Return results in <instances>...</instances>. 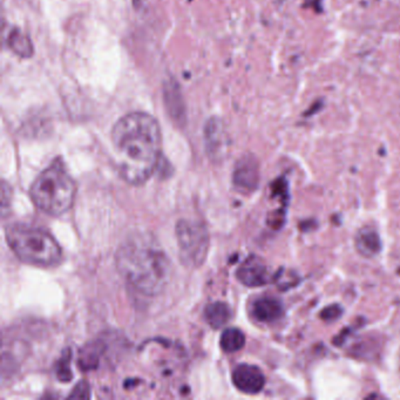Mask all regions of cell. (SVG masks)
<instances>
[{"mask_svg": "<svg viewBox=\"0 0 400 400\" xmlns=\"http://www.w3.org/2000/svg\"><path fill=\"white\" fill-rule=\"evenodd\" d=\"M5 234L14 255L30 266L50 268L63 259L60 246L43 229L18 223L9 225Z\"/></svg>", "mask_w": 400, "mask_h": 400, "instance_id": "cell-4", "label": "cell"}, {"mask_svg": "<svg viewBox=\"0 0 400 400\" xmlns=\"http://www.w3.org/2000/svg\"><path fill=\"white\" fill-rule=\"evenodd\" d=\"M232 383L243 394H256L266 385V377L255 365L241 364L232 372Z\"/></svg>", "mask_w": 400, "mask_h": 400, "instance_id": "cell-6", "label": "cell"}, {"mask_svg": "<svg viewBox=\"0 0 400 400\" xmlns=\"http://www.w3.org/2000/svg\"><path fill=\"white\" fill-rule=\"evenodd\" d=\"M90 397H91L90 387L85 380H81L80 383L75 387V390L72 391V394L68 396V398H77V399H87Z\"/></svg>", "mask_w": 400, "mask_h": 400, "instance_id": "cell-17", "label": "cell"}, {"mask_svg": "<svg viewBox=\"0 0 400 400\" xmlns=\"http://www.w3.org/2000/svg\"><path fill=\"white\" fill-rule=\"evenodd\" d=\"M382 248L379 236L374 229H360L356 236V249L364 257H374Z\"/></svg>", "mask_w": 400, "mask_h": 400, "instance_id": "cell-12", "label": "cell"}, {"mask_svg": "<svg viewBox=\"0 0 400 400\" xmlns=\"http://www.w3.org/2000/svg\"><path fill=\"white\" fill-rule=\"evenodd\" d=\"M117 165L121 178L131 185H144L161 163V128L156 119L135 112L122 117L112 131Z\"/></svg>", "mask_w": 400, "mask_h": 400, "instance_id": "cell-1", "label": "cell"}, {"mask_svg": "<svg viewBox=\"0 0 400 400\" xmlns=\"http://www.w3.org/2000/svg\"><path fill=\"white\" fill-rule=\"evenodd\" d=\"M246 344V336L241 330L229 328L223 331L220 345L225 352L234 353L241 350Z\"/></svg>", "mask_w": 400, "mask_h": 400, "instance_id": "cell-15", "label": "cell"}, {"mask_svg": "<svg viewBox=\"0 0 400 400\" xmlns=\"http://www.w3.org/2000/svg\"><path fill=\"white\" fill-rule=\"evenodd\" d=\"M205 316L207 323L212 326V329H220L232 318V310L225 303H212L205 308Z\"/></svg>", "mask_w": 400, "mask_h": 400, "instance_id": "cell-13", "label": "cell"}, {"mask_svg": "<svg viewBox=\"0 0 400 400\" xmlns=\"http://www.w3.org/2000/svg\"><path fill=\"white\" fill-rule=\"evenodd\" d=\"M340 315H342V309L340 306H330L320 313L322 318L325 320H337V318H340Z\"/></svg>", "mask_w": 400, "mask_h": 400, "instance_id": "cell-19", "label": "cell"}, {"mask_svg": "<svg viewBox=\"0 0 400 400\" xmlns=\"http://www.w3.org/2000/svg\"><path fill=\"white\" fill-rule=\"evenodd\" d=\"M175 232L181 262L188 268H200L208 255L207 227L198 220L183 219L176 223Z\"/></svg>", "mask_w": 400, "mask_h": 400, "instance_id": "cell-5", "label": "cell"}, {"mask_svg": "<svg viewBox=\"0 0 400 400\" xmlns=\"http://www.w3.org/2000/svg\"><path fill=\"white\" fill-rule=\"evenodd\" d=\"M234 185L244 194L254 192L259 182V163L254 156H243L234 169Z\"/></svg>", "mask_w": 400, "mask_h": 400, "instance_id": "cell-7", "label": "cell"}, {"mask_svg": "<svg viewBox=\"0 0 400 400\" xmlns=\"http://www.w3.org/2000/svg\"><path fill=\"white\" fill-rule=\"evenodd\" d=\"M236 277L243 286L257 288L268 283L269 275L266 263L257 256H250L239 266Z\"/></svg>", "mask_w": 400, "mask_h": 400, "instance_id": "cell-9", "label": "cell"}, {"mask_svg": "<svg viewBox=\"0 0 400 400\" xmlns=\"http://www.w3.org/2000/svg\"><path fill=\"white\" fill-rule=\"evenodd\" d=\"M70 362H71V352H65L64 356L58 363L57 376L63 382H70L72 379L71 369H70Z\"/></svg>", "mask_w": 400, "mask_h": 400, "instance_id": "cell-16", "label": "cell"}, {"mask_svg": "<svg viewBox=\"0 0 400 400\" xmlns=\"http://www.w3.org/2000/svg\"><path fill=\"white\" fill-rule=\"evenodd\" d=\"M252 315L259 322L273 323L282 317V303L274 297H261L252 304Z\"/></svg>", "mask_w": 400, "mask_h": 400, "instance_id": "cell-10", "label": "cell"}, {"mask_svg": "<svg viewBox=\"0 0 400 400\" xmlns=\"http://www.w3.org/2000/svg\"><path fill=\"white\" fill-rule=\"evenodd\" d=\"M75 195L77 185L60 160L45 169L30 189L31 200L36 207L52 216L67 212L75 203Z\"/></svg>", "mask_w": 400, "mask_h": 400, "instance_id": "cell-3", "label": "cell"}, {"mask_svg": "<svg viewBox=\"0 0 400 400\" xmlns=\"http://www.w3.org/2000/svg\"><path fill=\"white\" fill-rule=\"evenodd\" d=\"M165 104L171 114L176 122H183L185 119V107L181 92L178 85L173 81H169L165 86Z\"/></svg>", "mask_w": 400, "mask_h": 400, "instance_id": "cell-11", "label": "cell"}, {"mask_svg": "<svg viewBox=\"0 0 400 400\" xmlns=\"http://www.w3.org/2000/svg\"><path fill=\"white\" fill-rule=\"evenodd\" d=\"M11 196H12V192H11L10 185H7L6 182H3V185H1V212H3V216L6 215V208L7 205H10Z\"/></svg>", "mask_w": 400, "mask_h": 400, "instance_id": "cell-18", "label": "cell"}, {"mask_svg": "<svg viewBox=\"0 0 400 400\" xmlns=\"http://www.w3.org/2000/svg\"><path fill=\"white\" fill-rule=\"evenodd\" d=\"M115 264L122 279L145 296H156L168 284V256L149 234L138 232L126 239L115 254Z\"/></svg>", "mask_w": 400, "mask_h": 400, "instance_id": "cell-2", "label": "cell"}, {"mask_svg": "<svg viewBox=\"0 0 400 400\" xmlns=\"http://www.w3.org/2000/svg\"><path fill=\"white\" fill-rule=\"evenodd\" d=\"M205 144L209 158L214 162H221L227 151V139L219 118H212L205 124Z\"/></svg>", "mask_w": 400, "mask_h": 400, "instance_id": "cell-8", "label": "cell"}, {"mask_svg": "<svg viewBox=\"0 0 400 400\" xmlns=\"http://www.w3.org/2000/svg\"><path fill=\"white\" fill-rule=\"evenodd\" d=\"M7 44H9V48L19 57L30 58L33 53V46H32L30 38L18 28L11 30L9 37H7Z\"/></svg>", "mask_w": 400, "mask_h": 400, "instance_id": "cell-14", "label": "cell"}]
</instances>
